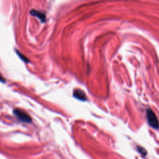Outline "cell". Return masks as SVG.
I'll use <instances>...</instances> for the list:
<instances>
[{
  "mask_svg": "<svg viewBox=\"0 0 159 159\" xmlns=\"http://www.w3.org/2000/svg\"><path fill=\"white\" fill-rule=\"evenodd\" d=\"M147 118L149 124L154 129H158L159 128V122L156 115L153 111L150 109L147 111Z\"/></svg>",
  "mask_w": 159,
  "mask_h": 159,
  "instance_id": "cell-1",
  "label": "cell"
},
{
  "mask_svg": "<svg viewBox=\"0 0 159 159\" xmlns=\"http://www.w3.org/2000/svg\"><path fill=\"white\" fill-rule=\"evenodd\" d=\"M13 113L21 121L27 123H30L32 122V118L31 116L23 110H21L19 109H15L13 111Z\"/></svg>",
  "mask_w": 159,
  "mask_h": 159,
  "instance_id": "cell-2",
  "label": "cell"
},
{
  "mask_svg": "<svg viewBox=\"0 0 159 159\" xmlns=\"http://www.w3.org/2000/svg\"><path fill=\"white\" fill-rule=\"evenodd\" d=\"M73 97L75 98H77L78 100L83 101V102H84V101H87V97L86 96L85 93H84L83 91L81 90L80 89H75L74 90L73 92Z\"/></svg>",
  "mask_w": 159,
  "mask_h": 159,
  "instance_id": "cell-3",
  "label": "cell"
},
{
  "mask_svg": "<svg viewBox=\"0 0 159 159\" xmlns=\"http://www.w3.org/2000/svg\"><path fill=\"white\" fill-rule=\"evenodd\" d=\"M30 14L32 16H33L38 17L42 23H45L46 21V16L45 14L43 12H41L39 11H37L35 9H31Z\"/></svg>",
  "mask_w": 159,
  "mask_h": 159,
  "instance_id": "cell-4",
  "label": "cell"
},
{
  "mask_svg": "<svg viewBox=\"0 0 159 159\" xmlns=\"http://www.w3.org/2000/svg\"><path fill=\"white\" fill-rule=\"evenodd\" d=\"M137 150H138L139 152H140L142 155H144V156L146 155V154H147V152H146V149H144V148H142V147H141V146H138V147H137Z\"/></svg>",
  "mask_w": 159,
  "mask_h": 159,
  "instance_id": "cell-5",
  "label": "cell"
},
{
  "mask_svg": "<svg viewBox=\"0 0 159 159\" xmlns=\"http://www.w3.org/2000/svg\"><path fill=\"white\" fill-rule=\"evenodd\" d=\"M17 52V54H18V55H19V57L21 58V59H22V60H23V61H24V62H29V59H28V58H26L25 56H24L23 54H21V53H19L18 51H16Z\"/></svg>",
  "mask_w": 159,
  "mask_h": 159,
  "instance_id": "cell-6",
  "label": "cell"
},
{
  "mask_svg": "<svg viewBox=\"0 0 159 159\" xmlns=\"http://www.w3.org/2000/svg\"><path fill=\"white\" fill-rule=\"evenodd\" d=\"M0 82L3 83L6 82V80H5V78L1 75V73H0Z\"/></svg>",
  "mask_w": 159,
  "mask_h": 159,
  "instance_id": "cell-7",
  "label": "cell"
}]
</instances>
